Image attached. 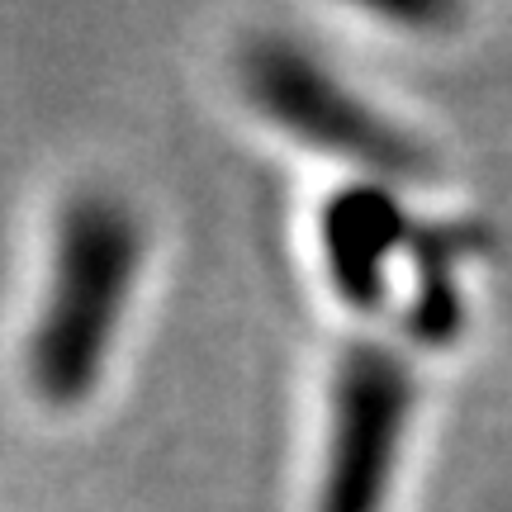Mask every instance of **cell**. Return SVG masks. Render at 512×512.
<instances>
[{
  "instance_id": "obj_1",
  "label": "cell",
  "mask_w": 512,
  "mask_h": 512,
  "mask_svg": "<svg viewBox=\"0 0 512 512\" xmlns=\"http://www.w3.org/2000/svg\"><path fill=\"white\" fill-rule=\"evenodd\" d=\"M143 247V223L119 195L86 190L62 204L43 309L24 342L29 389L48 408H81L100 389L143 275Z\"/></svg>"
},
{
  "instance_id": "obj_2",
  "label": "cell",
  "mask_w": 512,
  "mask_h": 512,
  "mask_svg": "<svg viewBox=\"0 0 512 512\" xmlns=\"http://www.w3.org/2000/svg\"><path fill=\"white\" fill-rule=\"evenodd\" d=\"M238 81L261 119H271L294 143L356 166L366 181L399 185L437 171V157L408 128L361 100L294 38L252 34L238 53Z\"/></svg>"
},
{
  "instance_id": "obj_3",
  "label": "cell",
  "mask_w": 512,
  "mask_h": 512,
  "mask_svg": "<svg viewBox=\"0 0 512 512\" xmlns=\"http://www.w3.org/2000/svg\"><path fill=\"white\" fill-rule=\"evenodd\" d=\"M413 413L418 375L403 347L384 337H351L332 366L313 512H389Z\"/></svg>"
},
{
  "instance_id": "obj_4",
  "label": "cell",
  "mask_w": 512,
  "mask_h": 512,
  "mask_svg": "<svg viewBox=\"0 0 512 512\" xmlns=\"http://www.w3.org/2000/svg\"><path fill=\"white\" fill-rule=\"evenodd\" d=\"M418 223L389 181H356L323 204L318 247L337 299L356 313H375L389 299V266L408 256Z\"/></svg>"
},
{
  "instance_id": "obj_5",
  "label": "cell",
  "mask_w": 512,
  "mask_h": 512,
  "mask_svg": "<svg viewBox=\"0 0 512 512\" xmlns=\"http://www.w3.org/2000/svg\"><path fill=\"white\" fill-rule=\"evenodd\" d=\"M484 252H489V233L479 223H418V233L408 242L413 290L399 313V328L413 347L446 351L460 342L470 318L460 275Z\"/></svg>"
}]
</instances>
